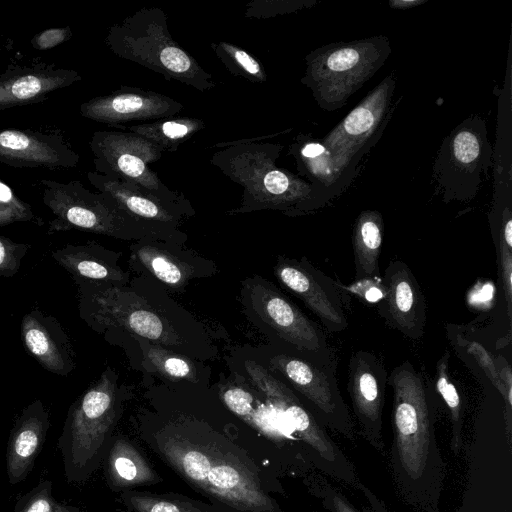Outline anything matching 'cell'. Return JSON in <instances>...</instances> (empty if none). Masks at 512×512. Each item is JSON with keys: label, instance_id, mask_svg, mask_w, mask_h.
Masks as SVG:
<instances>
[{"label": "cell", "instance_id": "277c9868", "mask_svg": "<svg viewBox=\"0 0 512 512\" xmlns=\"http://www.w3.org/2000/svg\"><path fill=\"white\" fill-rule=\"evenodd\" d=\"M116 372L107 367L69 408L57 448L69 483H84L103 463L122 413Z\"/></svg>", "mask_w": 512, "mask_h": 512}, {"label": "cell", "instance_id": "30bf717a", "mask_svg": "<svg viewBox=\"0 0 512 512\" xmlns=\"http://www.w3.org/2000/svg\"><path fill=\"white\" fill-rule=\"evenodd\" d=\"M241 301L247 317L285 346L337 360L322 328L308 318L272 282L253 275L242 282Z\"/></svg>", "mask_w": 512, "mask_h": 512}, {"label": "cell", "instance_id": "9c48e42d", "mask_svg": "<svg viewBox=\"0 0 512 512\" xmlns=\"http://www.w3.org/2000/svg\"><path fill=\"white\" fill-rule=\"evenodd\" d=\"M286 348L270 358V369L288 382L322 426L353 442L355 424L340 393L337 360Z\"/></svg>", "mask_w": 512, "mask_h": 512}, {"label": "cell", "instance_id": "7a4b0ae2", "mask_svg": "<svg viewBox=\"0 0 512 512\" xmlns=\"http://www.w3.org/2000/svg\"><path fill=\"white\" fill-rule=\"evenodd\" d=\"M76 283L80 317L95 331L122 330L198 361L216 355L204 326L156 281L139 276L126 285Z\"/></svg>", "mask_w": 512, "mask_h": 512}, {"label": "cell", "instance_id": "5b68a950", "mask_svg": "<svg viewBox=\"0 0 512 512\" xmlns=\"http://www.w3.org/2000/svg\"><path fill=\"white\" fill-rule=\"evenodd\" d=\"M280 149L270 143H245L213 156L212 162L244 188L239 207L228 214L268 209L299 216L320 207L312 188L275 166Z\"/></svg>", "mask_w": 512, "mask_h": 512}, {"label": "cell", "instance_id": "d590c367", "mask_svg": "<svg viewBox=\"0 0 512 512\" xmlns=\"http://www.w3.org/2000/svg\"><path fill=\"white\" fill-rule=\"evenodd\" d=\"M30 245L16 243L10 238L0 235V277H12L20 268L21 262Z\"/></svg>", "mask_w": 512, "mask_h": 512}, {"label": "cell", "instance_id": "e0dca14e", "mask_svg": "<svg viewBox=\"0 0 512 512\" xmlns=\"http://www.w3.org/2000/svg\"><path fill=\"white\" fill-rule=\"evenodd\" d=\"M384 294L377 312L391 328L406 338H422L426 326V301L410 267L402 260H390L381 277Z\"/></svg>", "mask_w": 512, "mask_h": 512}, {"label": "cell", "instance_id": "3957f363", "mask_svg": "<svg viewBox=\"0 0 512 512\" xmlns=\"http://www.w3.org/2000/svg\"><path fill=\"white\" fill-rule=\"evenodd\" d=\"M389 467L402 500L419 512H441L447 467L435 433L436 402L424 376L409 361L393 368Z\"/></svg>", "mask_w": 512, "mask_h": 512}, {"label": "cell", "instance_id": "d6986e66", "mask_svg": "<svg viewBox=\"0 0 512 512\" xmlns=\"http://www.w3.org/2000/svg\"><path fill=\"white\" fill-rule=\"evenodd\" d=\"M183 105L166 95L138 87L121 86L110 94L96 96L80 105L86 119L119 126L130 121L174 117Z\"/></svg>", "mask_w": 512, "mask_h": 512}, {"label": "cell", "instance_id": "ba28073f", "mask_svg": "<svg viewBox=\"0 0 512 512\" xmlns=\"http://www.w3.org/2000/svg\"><path fill=\"white\" fill-rule=\"evenodd\" d=\"M391 53L389 41L379 36L323 46L306 57L301 82L327 111L343 106L369 80Z\"/></svg>", "mask_w": 512, "mask_h": 512}, {"label": "cell", "instance_id": "ac0fdd59", "mask_svg": "<svg viewBox=\"0 0 512 512\" xmlns=\"http://www.w3.org/2000/svg\"><path fill=\"white\" fill-rule=\"evenodd\" d=\"M81 79L76 70L59 67L38 57L15 60L0 73V111L42 103L52 93Z\"/></svg>", "mask_w": 512, "mask_h": 512}, {"label": "cell", "instance_id": "4dcf8cb0", "mask_svg": "<svg viewBox=\"0 0 512 512\" xmlns=\"http://www.w3.org/2000/svg\"><path fill=\"white\" fill-rule=\"evenodd\" d=\"M123 512H220L214 506L176 493L128 490L119 493Z\"/></svg>", "mask_w": 512, "mask_h": 512}, {"label": "cell", "instance_id": "8d00e7d4", "mask_svg": "<svg viewBox=\"0 0 512 512\" xmlns=\"http://www.w3.org/2000/svg\"><path fill=\"white\" fill-rule=\"evenodd\" d=\"M340 285L348 294H354L369 303H378L384 294L381 278L356 279V282L348 286Z\"/></svg>", "mask_w": 512, "mask_h": 512}, {"label": "cell", "instance_id": "2e32d148", "mask_svg": "<svg viewBox=\"0 0 512 512\" xmlns=\"http://www.w3.org/2000/svg\"><path fill=\"white\" fill-rule=\"evenodd\" d=\"M80 155L62 130L24 128L0 130V162L16 168H75Z\"/></svg>", "mask_w": 512, "mask_h": 512}, {"label": "cell", "instance_id": "8fae6325", "mask_svg": "<svg viewBox=\"0 0 512 512\" xmlns=\"http://www.w3.org/2000/svg\"><path fill=\"white\" fill-rule=\"evenodd\" d=\"M89 146L97 173L132 183L175 203H190L150 169L149 164L160 160L163 152L138 134L99 130L92 134Z\"/></svg>", "mask_w": 512, "mask_h": 512}, {"label": "cell", "instance_id": "7c38bea8", "mask_svg": "<svg viewBox=\"0 0 512 512\" xmlns=\"http://www.w3.org/2000/svg\"><path fill=\"white\" fill-rule=\"evenodd\" d=\"M279 283L298 297L331 333L348 327L346 309L350 308L348 293L305 256L300 259L279 255L273 267Z\"/></svg>", "mask_w": 512, "mask_h": 512}, {"label": "cell", "instance_id": "f1b7e54d", "mask_svg": "<svg viewBox=\"0 0 512 512\" xmlns=\"http://www.w3.org/2000/svg\"><path fill=\"white\" fill-rule=\"evenodd\" d=\"M140 345L143 365L161 377L171 381L196 382L200 379L203 366L198 360L184 354L154 344L148 340L132 336Z\"/></svg>", "mask_w": 512, "mask_h": 512}, {"label": "cell", "instance_id": "44dd1931", "mask_svg": "<svg viewBox=\"0 0 512 512\" xmlns=\"http://www.w3.org/2000/svg\"><path fill=\"white\" fill-rule=\"evenodd\" d=\"M49 428V413L41 400L23 409L11 429L6 449V473L11 485L23 482L31 473Z\"/></svg>", "mask_w": 512, "mask_h": 512}, {"label": "cell", "instance_id": "d4e9b609", "mask_svg": "<svg viewBox=\"0 0 512 512\" xmlns=\"http://www.w3.org/2000/svg\"><path fill=\"white\" fill-rule=\"evenodd\" d=\"M103 464L107 485L114 492L163 481L135 442L124 435L113 436Z\"/></svg>", "mask_w": 512, "mask_h": 512}, {"label": "cell", "instance_id": "e575fe53", "mask_svg": "<svg viewBox=\"0 0 512 512\" xmlns=\"http://www.w3.org/2000/svg\"><path fill=\"white\" fill-rule=\"evenodd\" d=\"M34 219L32 207L0 180V226L15 222L34 221Z\"/></svg>", "mask_w": 512, "mask_h": 512}, {"label": "cell", "instance_id": "603a6c76", "mask_svg": "<svg viewBox=\"0 0 512 512\" xmlns=\"http://www.w3.org/2000/svg\"><path fill=\"white\" fill-rule=\"evenodd\" d=\"M393 87V79L387 77L327 136L325 147L337 152L339 163L376 130L387 111Z\"/></svg>", "mask_w": 512, "mask_h": 512}, {"label": "cell", "instance_id": "7402d4cb", "mask_svg": "<svg viewBox=\"0 0 512 512\" xmlns=\"http://www.w3.org/2000/svg\"><path fill=\"white\" fill-rule=\"evenodd\" d=\"M23 345L47 371L67 376L75 368L73 346L60 323L38 309L25 314L21 322Z\"/></svg>", "mask_w": 512, "mask_h": 512}, {"label": "cell", "instance_id": "6da1fadb", "mask_svg": "<svg viewBox=\"0 0 512 512\" xmlns=\"http://www.w3.org/2000/svg\"><path fill=\"white\" fill-rule=\"evenodd\" d=\"M139 434L220 512H282L268 492L262 444L186 416L173 417Z\"/></svg>", "mask_w": 512, "mask_h": 512}, {"label": "cell", "instance_id": "9a60e30c", "mask_svg": "<svg viewBox=\"0 0 512 512\" xmlns=\"http://www.w3.org/2000/svg\"><path fill=\"white\" fill-rule=\"evenodd\" d=\"M388 374L383 357L357 350L349 358L347 391L358 432L377 451L383 452L382 414Z\"/></svg>", "mask_w": 512, "mask_h": 512}, {"label": "cell", "instance_id": "1f68e13d", "mask_svg": "<svg viewBox=\"0 0 512 512\" xmlns=\"http://www.w3.org/2000/svg\"><path fill=\"white\" fill-rule=\"evenodd\" d=\"M449 358V351H445L436 363L435 387L449 410L451 421L450 447L453 454L458 456L463 445L464 407L458 389L449 376Z\"/></svg>", "mask_w": 512, "mask_h": 512}, {"label": "cell", "instance_id": "4316f807", "mask_svg": "<svg viewBox=\"0 0 512 512\" xmlns=\"http://www.w3.org/2000/svg\"><path fill=\"white\" fill-rule=\"evenodd\" d=\"M383 242V218L377 211H364L355 221L352 249L356 279L381 278L379 257Z\"/></svg>", "mask_w": 512, "mask_h": 512}, {"label": "cell", "instance_id": "ffe728a7", "mask_svg": "<svg viewBox=\"0 0 512 512\" xmlns=\"http://www.w3.org/2000/svg\"><path fill=\"white\" fill-rule=\"evenodd\" d=\"M87 179L96 190L107 193L123 210L141 220L180 229L185 220L195 215L190 203L169 201L132 183L96 171L88 172Z\"/></svg>", "mask_w": 512, "mask_h": 512}, {"label": "cell", "instance_id": "52a82bcc", "mask_svg": "<svg viewBox=\"0 0 512 512\" xmlns=\"http://www.w3.org/2000/svg\"><path fill=\"white\" fill-rule=\"evenodd\" d=\"M105 44L116 56L168 81L175 80L201 92L215 87L212 75L172 38L167 15L158 7L142 8L112 25Z\"/></svg>", "mask_w": 512, "mask_h": 512}, {"label": "cell", "instance_id": "8992f818", "mask_svg": "<svg viewBox=\"0 0 512 512\" xmlns=\"http://www.w3.org/2000/svg\"><path fill=\"white\" fill-rule=\"evenodd\" d=\"M40 185L43 203L53 214L49 233L78 229L133 242L148 237L184 244L188 238L180 229L132 216L107 193L93 192L78 180L42 179Z\"/></svg>", "mask_w": 512, "mask_h": 512}, {"label": "cell", "instance_id": "4fadbf2b", "mask_svg": "<svg viewBox=\"0 0 512 512\" xmlns=\"http://www.w3.org/2000/svg\"><path fill=\"white\" fill-rule=\"evenodd\" d=\"M128 264L140 276L176 292L194 279L212 277L218 272L213 260L185 248L184 243L161 238L132 242Z\"/></svg>", "mask_w": 512, "mask_h": 512}, {"label": "cell", "instance_id": "f35d334b", "mask_svg": "<svg viewBox=\"0 0 512 512\" xmlns=\"http://www.w3.org/2000/svg\"><path fill=\"white\" fill-rule=\"evenodd\" d=\"M326 153V147L319 142H308L299 149L300 158L312 160L316 159Z\"/></svg>", "mask_w": 512, "mask_h": 512}, {"label": "cell", "instance_id": "b9f144b4", "mask_svg": "<svg viewBox=\"0 0 512 512\" xmlns=\"http://www.w3.org/2000/svg\"><path fill=\"white\" fill-rule=\"evenodd\" d=\"M0 51H1V46H0Z\"/></svg>", "mask_w": 512, "mask_h": 512}, {"label": "cell", "instance_id": "74e56055", "mask_svg": "<svg viewBox=\"0 0 512 512\" xmlns=\"http://www.w3.org/2000/svg\"><path fill=\"white\" fill-rule=\"evenodd\" d=\"M71 37L72 30L69 26L49 28L34 35L31 45L37 50H48L68 41Z\"/></svg>", "mask_w": 512, "mask_h": 512}, {"label": "cell", "instance_id": "83f0119b", "mask_svg": "<svg viewBox=\"0 0 512 512\" xmlns=\"http://www.w3.org/2000/svg\"><path fill=\"white\" fill-rule=\"evenodd\" d=\"M219 395L224 405L245 424L267 438L273 437L274 408L261 394L258 396L247 386L226 383L220 387Z\"/></svg>", "mask_w": 512, "mask_h": 512}, {"label": "cell", "instance_id": "484cf974", "mask_svg": "<svg viewBox=\"0 0 512 512\" xmlns=\"http://www.w3.org/2000/svg\"><path fill=\"white\" fill-rule=\"evenodd\" d=\"M464 128L458 127L449 137L447 151L448 168L441 170V176L478 177L482 168L489 164L490 147L485 136L484 126L472 128L463 123ZM447 165H440L444 167Z\"/></svg>", "mask_w": 512, "mask_h": 512}, {"label": "cell", "instance_id": "60d3db41", "mask_svg": "<svg viewBox=\"0 0 512 512\" xmlns=\"http://www.w3.org/2000/svg\"><path fill=\"white\" fill-rule=\"evenodd\" d=\"M423 0H392L389 5L394 9H407L422 4Z\"/></svg>", "mask_w": 512, "mask_h": 512}, {"label": "cell", "instance_id": "d6a6232c", "mask_svg": "<svg viewBox=\"0 0 512 512\" xmlns=\"http://www.w3.org/2000/svg\"><path fill=\"white\" fill-rule=\"evenodd\" d=\"M211 47L232 74L252 82H264L267 79L262 64L246 50L227 42L213 43Z\"/></svg>", "mask_w": 512, "mask_h": 512}, {"label": "cell", "instance_id": "cb8c5ba5", "mask_svg": "<svg viewBox=\"0 0 512 512\" xmlns=\"http://www.w3.org/2000/svg\"><path fill=\"white\" fill-rule=\"evenodd\" d=\"M120 256L121 253L109 250L94 241L78 245L67 244L52 252L53 259L76 282L126 285L131 274L119 265Z\"/></svg>", "mask_w": 512, "mask_h": 512}, {"label": "cell", "instance_id": "5bb4252c", "mask_svg": "<svg viewBox=\"0 0 512 512\" xmlns=\"http://www.w3.org/2000/svg\"><path fill=\"white\" fill-rule=\"evenodd\" d=\"M253 387L288 421L298 437L324 462L336 465L343 456L305 402L283 381L254 360L244 362Z\"/></svg>", "mask_w": 512, "mask_h": 512}, {"label": "cell", "instance_id": "836d02e7", "mask_svg": "<svg viewBox=\"0 0 512 512\" xmlns=\"http://www.w3.org/2000/svg\"><path fill=\"white\" fill-rule=\"evenodd\" d=\"M52 488L50 480L39 482L17 500L13 512H89L57 501L52 494Z\"/></svg>", "mask_w": 512, "mask_h": 512}, {"label": "cell", "instance_id": "f546056e", "mask_svg": "<svg viewBox=\"0 0 512 512\" xmlns=\"http://www.w3.org/2000/svg\"><path fill=\"white\" fill-rule=\"evenodd\" d=\"M204 128L202 119L170 117L133 125L128 130L150 141L162 152H176L181 144Z\"/></svg>", "mask_w": 512, "mask_h": 512}, {"label": "cell", "instance_id": "ab89813d", "mask_svg": "<svg viewBox=\"0 0 512 512\" xmlns=\"http://www.w3.org/2000/svg\"><path fill=\"white\" fill-rule=\"evenodd\" d=\"M327 499L332 512H357L348 500L337 492L328 494Z\"/></svg>", "mask_w": 512, "mask_h": 512}]
</instances>
